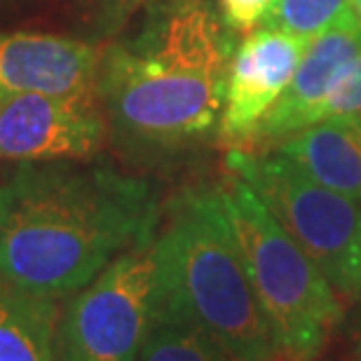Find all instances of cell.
I'll use <instances>...</instances> for the list:
<instances>
[{"mask_svg": "<svg viewBox=\"0 0 361 361\" xmlns=\"http://www.w3.org/2000/svg\"><path fill=\"white\" fill-rule=\"evenodd\" d=\"M341 361H361V324L357 326L355 336H352L350 348L345 350V355L341 357Z\"/></svg>", "mask_w": 361, "mask_h": 361, "instance_id": "ac0fdd59", "label": "cell"}, {"mask_svg": "<svg viewBox=\"0 0 361 361\" xmlns=\"http://www.w3.org/2000/svg\"><path fill=\"white\" fill-rule=\"evenodd\" d=\"M350 7H352V14H355V19L359 21V26H361V0H350Z\"/></svg>", "mask_w": 361, "mask_h": 361, "instance_id": "d6986e66", "label": "cell"}, {"mask_svg": "<svg viewBox=\"0 0 361 361\" xmlns=\"http://www.w3.org/2000/svg\"><path fill=\"white\" fill-rule=\"evenodd\" d=\"M136 361H235L188 317L153 310L148 336Z\"/></svg>", "mask_w": 361, "mask_h": 361, "instance_id": "4fadbf2b", "label": "cell"}, {"mask_svg": "<svg viewBox=\"0 0 361 361\" xmlns=\"http://www.w3.org/2000/svg\"><path fill=\"white\" fill-rule=\"evenodd\" d=\"M336 115H361V54L345 68L317 108L310 115V125ZM307 125V127H310Z\"/></svg>", "mask_w": 361, "mask_h": 361, "instance_id": "9a60e30c", "label": "cell"}, {"mask_svg": "<svg viewBox=\"0 0 361 361\" xmlns=\"http://www.w3.org/2000/svg\"><path fill=\"white\" fill-rule=\"evenodd\" d=\"M350 14V0H277L261 26L314 40Z\"/></svg>", "mask_w": 361, "mask_h": 361, "instance_id": "5bb4252c", "label": "cell"}, {"mask_svg": "<svg viewBox=\"0 0 361 361\" xmlns=\"http://www.w3.org/2000/svg\"><path fill=\"white\" fill-rule=\"evenodd\" d=\"M153 310L188 317L235 361H279L221 185L188 188L164 209Z\"/></svg>", "mask_w": 361, "mask_h": 361, "instance_id": "3957f363", "label": "cell"}, {"mask_svg": "<svg viewBox=\"0 0 361 361\" xmlns=\"http://www.w3.org/2000/svg\"><path fill=\"white\" fill-rule=\"evenodd\" d=\"M155 237L127 249L68 295L56 326V361L139 359L153 322Z\"/></svg>", "mask_w": 361, "mask_h": 361, "instance_id": "8992f818", "label": "cell"}, {"mask_svg": "<svg viewBox=\"0 0 361 361\" xmlns=\"http://www.w3.org/2000/svg\"><path fill=\"white\" fill-rule=\"evenodd\" d=\"M310 40L254 28L230 56L219 139L228 150H247L258 125L291 82Z\"/></svg>", "mask_w": 361, "mask_h": 361, "instance_id": "ba28073f", "label": "cell"}, {"mask_svg": "<svg viewBox=\"0 0 361 361\" xmlns=\"http://www.w3.org/2000/svg\"><path fill=\"white\" fill-rule=\"evenodd\" d=\"M319 185L361 202V115L314 122L270 148Z\"/></svg>", "mask_w": 361, "mask_h": 361, "instance_id": "8fae6325", "label": "cell"}, {"mask_svg": "<svg viewBox=\"0 0 361 361\" xmlns=\"http://www.w3.org/2000/svg\"><path fill=\"white\" fill-rule=\"evenodd\" d=\"M101 52L94 42L52 33L0 35V99L21 94L99 99Z\"/></svg>", "mask_w": 361, "mask_h": 361, "instance_id": "9c48e42d", "label": "cell"}, {"mask_svg": "<svg viewBox=\"0 0 361 361\" xmlns=\"http://www.w3.org/2000/svg\"><path fill=\"white\" fill-rule=\"evenodd\" d=\"M230 174L254 188L343 302L361 298V202L319 185L274 150H228Z\"/></svg>", "mask_w": 361, "mask_h": 361, "instance_id": "5b68a950", "label": "cell"}, {"mask_svg": "<svg viewBox=\"0 0 361 361\" xmlns=\"http://www.w3.org/2000/svg\"><path fill=\"white\" fill-rule=\"evenodd\" d=\"M90 160L19 162L0 180V279L68 298L160 230L150 180Z\"/></svg>", "mask_w": 361, "mask_h": 361, "instance_id": "6da1fadb", "label": "cell"}, {"mask_svg": "<svg viewBox=\"0 0 361 361\" xmlns=\"http://www.w3.org/2000/svg\"><path fill=\"white\" fill-rule=\"evenodd\" d=\"M56 298L0 279V361H56Z\"/></svg>", "mask_w": 361, "mask_h": 361, "instance_id": "7c38bea8", "label": "cell"}, {"mask_svg": "<svg viewBox=\"0 0 361 361\" xmlns=\"http://www.w3.org/2000/svg\"><path fill=\"white\" fill-rule=\"evenodd\" d=\"M221 188L279 361H317L343 319V300L247 180L230 174Z\"/></svg>", "mask_w": 361, "mask_h": 361, "instance_id": "277c9868", "label": "cell"}, {"mask_svg": "<svg viewBox=\"0 0 361 361\" xmlns=\"http://www.w3.org/2000/svg\"><path fill=\"white\" fill-rule=\"evenodd\" d=\"M230 38L209 0H160L139 33L101 52L99 101L129 146L176 150L219 129Z\"/></svg>", "mask_w": 361, "mask_h": 361, "instance_id": "7a4b0ae2", "label": "cell"}, {"mask_svg": "<svg viewBox=\"0 0 361 361\" xmlns=\"http://www.w3.org/2000/svg\"><path fill=\"white\" fill-rule=\"evenodd\" d=\"M359 54L361 26L355 14L310 40L291 82L258 125L247 150H258L261 146L272 148L281 139L305 129L317 104L326 97V92Z\"/></svg>", "mask_w": 361, "mask_h": 361, "instance_id": "30bf717a", "label": "cell"}, {"mask_svg": "<svg viewBox=\"0 0 361 361\" xmlns=\"http://www.w3.org/2000/svg\"><path fill=\"white\" fill-rule=\"evenodd\" d=\"M99 99L21 94L0 99V160H92L106 141Z\"/></svg>", "mask_w": 361, "mask_h": 361, "instance_id": "52a82bcc", "label": "cell"}, {"mask_svg": "<svg viewBox=\"0 0 361 361\" xmlns=\"http://www.w3.org/2000/svg\"><path fill=\"white\" fill-rule=\"evenodd\" d=\"M277 0H219L221 19L228 31L251 33L272 12Z\"/></svg>", "mask_w": 361, "mask_h": 361, "instance_id": "2e32d148", "label": "cell"}, {"mask_svg": "<svg viewBox=\"0 0 361 361\" xmlns=\"http://www.w3.org/2000/svg\"><path fill=\"white\" fill-rule=\"evenodd\" d=\"M90 5L104 31H118L120 26L127 24L132 14L148 5V0H90Z\"/></svg>", "mask_w": 361, "mask_h": 361, "instance_id": "e0dca14e", "label": "cell"}]
</instances>
